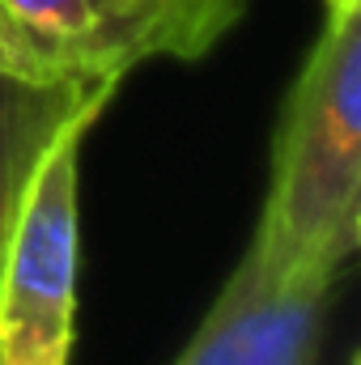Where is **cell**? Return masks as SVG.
Returning <instances> with one entry per match:
<instances>
[{"label":"cell","mask_w":361,"mask_h":365,"mask_svg":"<svg viewBox=\"0 0 361 365\" xmlns=\"http://www.w3.org/2000/svg\"><path fill=\"white\" fill-rule=\"evenodd\" d=\"M357 230L361 4H336L285 98L268 200L247 259L268 280L302 264H345L357 251Z\"/></svg>","instance_id":"obj_1"},{"label":"cell","mask_w":361,"mask_h":365,"mask_svg":"<svg viewBox=\"0 0 361 365\" xmlns=\"http://www.w3.org/2000/svg\"><path fill=\"white\" fill-rule=\"evenodd\" d=\"M115 90L93 93L47 140L0 264V365H68L81 255V149Z\"/></svg>","instance_id":"obj_2"},{"label":"cell","mask_w":361,"mask_h":365,"mask_svg":"<svg viewBox=\"0 0 361 365\" xmlns=\"http://www.w3.org/2000/svg\"><path fill=\"white\" fill-rule=\"evenodd\" d=\"M340 264H302L280 280L243 255L175 365H315Z\"/></svg>","instance_id":"obj_3"},{"label":"cell","mask_w":361,"mask_h":365,"mask_svg":"<svg viewBox=\"0 0 361 365\" xmlns=\"http://www.w3.org/2000/svg\"><path fill=\"white\" fill-rule=\"evenodd\" d=\"M0 64L39 81H123L145 64L102 0H0Z\"/></svg>","instance_id":"obj_4"},{"label":"cell","mask_w":361,"mask_h":365,"mask_svg":"<svg viewBox=\"0 0 361 365\" xmlns=\"http://www.w3.org/2000/svg\"><path fill=\"white\" fill-rule=\"evenodd\" d=\"M102 90H119V81H39L0 64V264L34 162L60 123Z\"/></svg>","instance_id":"obj_5"},{"label":"cell","mask_w":361,"mask_h":365,"mask_svg":"<svg viewBox=\"0 0 361 365\" xmlns=\"http://www.w3.org/2000/svg\"><path fill=\"white\" fill-rule=\"evenodd\" d=\"M145 60H200L247 13V0H102Z\"/></svg>","instance_id":"obj_6"},{"label":"cell","mask_w":361,"mask_h":365,"mask_svg":"<svg viewBox=\"0 0 361 365\" xmlns=\"http://www.w3.org/2000/svg\"><path fill=\"white\" fill-rule=\"evenodd\" d=\"M336 4H361V0H327V9H336Z\"/></svg>","instance_id":"obj_7"}]
</instances>
